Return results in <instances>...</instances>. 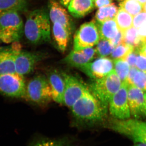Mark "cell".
Wrapping results in <instances>:
<instances>
[{
	"label": "cell",
	"mask_w": 146,
	"mask_h": 146,
	"mask_svg": "<svg viewBox=\"0 0 146 146\" xmlns=\"http://www.w3.org/2000/svg\"><path fill=\"white\" fill-rule=\"evenodd\" d=\"M26 92L23 76L17 73L0 74V94L10 98H25Z\"/></svg>",
	"instance_id": "cell-8"
},
{
	"label": "cell",
	"mask_w": 146,
	"mask_h": 146,
	"mask_svg": "<svg viewBox=\"0 0 146 146\" xmlns=\"http://www.w3.org/2000/svg\"><path fill=\"white\" fill-rule=\"evenodd\" d=\"M30 146H75L68 140L65 139H52L42 138L37 140Z\"/></svg>",
	"instance_id": "cell-28"
},
{
	"label": "cell",
	"mask_w": 146,
	"mask_h": 146,
	"mask_svg": "<svg viewBox=\"0 0 146 146\" xmlns=\"http://www.w3.org/2000/svg\"><path fill=\"white\" fill-rule=\"evenodd\" d=\"M144 11L146 12V3L144 5Z\"/></svg>",
	"instance_id": "cell-43"
},
{
	"label": "cell",
	"mask_w": 146,
	"mask_h": 146,
	"mask_svg": "<svg viewBox=\"0 0 146 146\" xmlns=\"http://www.w3.org/2000/svg\"><path fill=\"white\" fill-rule=\"evenodd\" d=\"M138 30L139 35L141 37L146 39V24L138 29Z\"/></svg>",
	"instance_id": "cell-38"
},
{
	"label": "cell",
	"mask_w": 146,
	"mask_h": 146,
	"mask_svg": "<svg viewBox=\"0 0 146 146\" xmlns=\"http://www.w3.org/2000/svg\"><path fill=\"white\" fill-rule=\"evenodd\" d=\"M95 22L100 39L112 40L117 36L119 30L115 18L104 22Z\"/></svg>",
	"instance_id": "cell-20"
},
{
	"label": "cell",
	"mask_w": 146,
	"mask_h": 146,
	"mask_svg": "<svg viewBox=\"0 0 146 146\" xmlns=\"http://www.w3.org/2000/svg\"><path fill=\"white\" fill-rule=\"evenodd\" d=\"M93 1L95 7L98 8L109 5L112 3V0H93Z\"/></svg>",
	"instance_id": "cell-36"
},
{
	"label": "cell",
	"mask_w": 146,
	"mask_h": 146,
	"mask_svg": "<svg viewBox=\"0 0 146 146\" xmlns=\"http://www.w3.org/2000/svg\"><path fill=\"white\" fill-rule=\"evenodd\" d=\"M124 32L121 31L119 30L117 35L114 39L110 40V42L114 45V46L116 47L121 43H123Z\"/></svg>",
	"instance_id": "cell-34"
},
{
	"label": "cell",
	"mask_w": 146,
	"mask_h": 146,
	"mask_svg": "<svg viewBox=\"0 0 146 146\" xmlns=\"http://www.w3.org/2000/svg\"><path fill=\"white\" fill-rule=\"evenodd\" d=\"M100 39L99 32L95 21L84 23L80 26L74 36L73 50H80L93 47L98 44Z\"/></svg>",
	"instance_id": "cell-7"
},
{
	"label": "cell",
	"mask_w": 146,
	"mask_h": 146,
	"mask_svg": "<svg viewBox=\"0 0 146 146\" xmlns=\"http://www.w3.org/2000/svg\"><path fill=\"white\" fill-rule=\"evenodd\" d=\"M136 67L140 70L146 72V56L141 54H138L136 59Z\"/></svg>",
	"instance_id": "cell-32"
},
{
	"label": "cell",
	"mask_w": 146,
	"mask_h": 146,
	"mask_svg": "<svg viewBox=\"0 0 146 146\" xmlns=\"http://www.w3.org/2000/svg\"><path fill=\"white\" fill-rule=\"evenodd\" d=\"M43 56L39 53L20 50L17 52L15 58L16 73L24 76L32 72L36 65L43 59Z\"/></svg>",
	"instance_id": "cell-12"
},
{
	"label": "cell",
	"mask_w": 146,
	"mask_h": 146,
	"mask_svg": "<svg viewBox=\"0 0 146 146\" xmlns=\"http://www.w3.org/2000/svg\"><path fill=\"white\" fill-rule=\"evenodd\" d=\"M139 53L136 50H133L126 58L125 60L128 63L130 67H136V63L137 56Z\"/></svg>",
	"instance_id": "cell-33"
},
{
	"label": "cell",
	"mask_w": 146,
	"mask_h": 146,
	"mask_svg": "<svg viewBox=\"0 0 146 146\" xmlns=\"http://www.w3.org/2000/svg\"><path fill=\"white\" fill-rule=\"evenodd\" d=\"M108 127L133 140L135 143H146V121L135 119H115L110 123Z\"/></svg>",
	"instance_id": "cell-5"
},
{
	"label": "cell",
	"mask_w": 146,
	"mask_h": 146,
	"mask_svg": "<svg viewBox=\"0 0 146 146\" xmlns=\"http://www.w3.org/2000/svg\"><path fill=\"white\" fill-rule=\"evenodd\" d=\"M50 19L44 9H36L29 13L24 25V34L29 42L38 44L50 41Z\"/></svg>",
	"instance_id": "cell-2"
},
{
	"label": "cell",
	"mask_w": 146,
	"mask_h": 146,
	"mask_svg": "<svg viewBox=\"0 0 146 146\" xmlns=\"http://www.w3.org/2000/svg\"><path fill=\"white\" fill-rule=\"evenodd\" d=\"M97 55L96 48L89 47L80 50H73L62 60V62L71 67L79 69L92 61Z\"/></svg>",
	"instance_id": "cell-16"
},
{
	"label": "cell",
	"mask_w": 146,
	"mask_h": 146,
	"mask_svg": "<svg viewBox=\"0 0 146 146\" xmlns=\"http://www.w3.org/2000/svg\"><path fill=\"white\" fill-rule=\"evenodd\" d=\"M115 19L119 29L123 32L133 26V16L123 9L119 8Z\"/></svg>",
	"instance_id": "cell-24"
},
{
	"label": "cell",
	"mask_w": 146,
	"mask_h": 146,
	"mask_svg": "<svg viewBox=\"0 0 146 146\" xmlns=\"http://www.w3.org/2000/svg\"><path fill=\"white\" fill-rule=\"evenodd\" d=\"M49 17L52 23L61 24L71 33L74 30V23L68 11L56 0H48Z\"/></svg>",
	"instance_id": "cell-15"
},
{
	"label": "cell",
	"mask_w": 146,
	"mask_h": 146,
	"mask_svg": "<svg viewBox=\"0 0 146 146\" xmlns=\"http://www.w3.org/2000/svg\"><path fill=\"white\" fill-rule=\"evenodd\" d=\"M95 7L93 0H72L68 8L73 17L81 18L91 13Z\"/></svg>",
	"instance_id": "cell-18"
},
{
	"label": "cell",
	"mask_w": 146,
	"mask_h": 146,
	"mask_svg": "<svg viewBox=\"0 0 146 146\" xmlns=\"http://www.w3.org/2000/svg\"><path fill=\"white\" fill-rule=\"evenodd\" d=\"M52 32L53 37L58 49L62 52H65L72 33L58 23H53Z\"/></svg>",
	"instance_id": "cell-19"
},
{
	"label": "cell",
	"mask_w": 146,
	"mask_h": 146,
	"mask_svg": "<svg viewBox=\"0 0 146 146\" xmlns=\"http://www.w3.org/2000/svg\"><path fill=\"white\" fill-rule=\"evenodd\" d=\"M58 1H59L60 4L63 5V7H68L69 4L72 0H58Z\"/></svg>",
	"instance_id": "cell-39"
},
{
	"label": "cell",
	"mask_w": 146,
	"mask_h": 146,
	"mask_svg": "<svg viewBox=\"0 0 146 146\" xmlns=\"http://www.w3.org/2000/svg\"><path fill=\"white\" fill-rule=\"evenodd\" d=\"M132 85L146 92V72L138 70L133 78Z\"/></svg>",
	"instance_id": "cell-30"
},
{
	"label": "cell",
	"mask_w": 146,
	"mask_h": 146,
	"mask_svg": "<svg viewBox=\"0 0 146 146\" xmlns=\"http://www.w3.org/2000/svg\"><path fill=\"white\" fill-rule=\"evenodd\" d=\"M62 74L65 83L63 104L71 108L83 96L88 87L75 76L65 73Z\"/></svg>",
	"instance_id": "cell-10"
},
{
	"label": "cell",
	"mask_w": 146,
	"mask_h": 146,
	"mask_svg": "<svg viewBox=\"0 0 146 146\" xmlns=\"http://www.w3.org/2000/svg\"><path fill=\"white\" fill-rule=\"evenodd\" d=\"M128 101L131 115L133 119H140L145 117L143 91L134 85H129Z\"/></svg>",
	"instance_id": "cell-14"
},
{
	"label": "cell",
	"mask_w": 146,
	"mask_h": 146,
	"mask_svg": "<svg viewBox=\"0 0 146 146\" xmlns=\"http://www.w3.org/2000/svg\"><path fill=\"white\" fill-rule=\"evenodd\" d=\"M133 21V26L135 28L139 29L146 24V12L142 11L134 16Z\"/></svg>",
	"instance_id": "cell-31"
},
{
	"label": "cell",
	"mask_w": 146,
	"mask_h": 146,
	"mask_svg": "<svg viewBox=\"0 0 146 146\" xmlns=\"http://www.w3.org/2000/svg\"><path fill=\"white\" fill-rule=\"evenodd\" d=\"M121 84L114 69L104 77L93 80L88 87L92 94L108 110L110 99L120 89Z\"/></svg>",
	"instance_id": "cell-4"
},
{
	"label": "cell",
	"mask_w": 146,
	"mask_h": 146,
	"mask_svg": "<svg viewBox=\"0 0 146 146\" xmlns=\"http://www.w3.org/2000/svg\"><path fill=\"white\" fill-rule=\"evenodd\" d=\"M138 1L143 5L146 3V0H138Z\"/></svg>",
	"instance_id": "cell-42"
},
{
	"label": "cell",
	"mask_w": 146,
	"mask_h": 146,
	"mask_svg": "<svg viewBox=\"0 0 146 146\" xmlns=\"http://www.w3.org/2000/svg\"><path fill=\"white\" fill-rule=\"evenodd\" d=\"M78 69L93 80L100 79L114 70V61L108 58L100 57Z\"/></svg>",
	"instance_id": "cell-11"
},
{
	"label": "cell",
	"mask_w": 146,
	"mask_h": 146,
	"mask_svg": "<svg viewBox=\"0 0 146 146\" xmlns=\"http://www.w3.org/2000/svg\"><path fill=\"white\" fill-rule=\"evenodd\" d=\"M133 146H146V143H135Z\"/></svg>",
	"instance_id": "cell-41"
},
{
	"label": "cell",
	"mask_w": 146,
	"mask_h": 146,
	"mask_svg": "<svg viewBox=\"0 0 146 146\" xmlns=\"http://www.w3.org/2000/svg\"><path fill=\"white\" fill-rule=\"evenodd\" d=\"M25 98L39 105L48 104L53 99L48 78L38 75L31 80L26 86Z\"/></svg>",
	"instance_id": "cell-6"
},
{
	"label": "cell",
	"mask_w": 146,
	"mask_h": 146,
	"mask_svg": "<svg viewBox=\"0 0 146 146\" xmlns=\"http://www.w3.org/2000/svg\"><path fill=\"white\" fill-rule=\"evenodd\" d=\"M144 114L146 118V92L144 93Z\"/></svg>",
	"instance_id": "cell-40"
},
{
	"label": "cell",
	"mask_w": 146,
	"mask_h": 146,
	"mask_svg": "<svg viewBox=\"0 0 146 146\" xmlns=\"http://www.w3.org/2000/svg\"><path fill=\"white\" fill-rule=\"evenodd\" d=\"M138 69L136 67H130L129 72L126 81L127 82L129 85H132L133 78Z\"/></svg>",
	"instance_id": "cell-35"
},
{
	"label": "cell",
	"mask_w": 146,
	"mask_h": 146,
	"mask_svg": "<svg viewBox=\"0 0 146 146\" xmlns=\"http://www.w3.org/2000/svg\"><path fill=\"white\" fill-rule=\"evenodd\" d=\"M71 108L76 123L83 127L102 121L107 112L89 88Z\"/></svg>",
	"instance_id": "cell-1"
},
{
	"label": "cell",
	"mask_w": 146,
	"mask_h": 146,
	"mask_svg": "<svg viewBox=\"0 0 146 146\" xmlns=\"http://www.w3.org/2000/svg\"><path fill=\"white\" fill-rule=\"evenodd\" d=\"M119 10V7L113 3L110 5L100 7L96 12L94 20L97 22H102L115 19Z\"/></svg>",
	"instance_id": "cell-21"
},
{
	"label": "cell",
	"mask_w": 146,
	"mask_h": 146,
	"mask_svg": "<svg viewBox=\"0 0 146 146\" xmlns=\"http://www.w3.org/2000/svg\"><path fill=\"white\" fill-rule=\"evenodd\" d=\"M143 6L138 0H123L120 3L119 8L123 9L134 17L143 11Z\"/></svg>",
	"instance_id": "cell-25"
},
{
	"label": "cell",
	"mask_w": 146,
	"mask_h": 146,
	"mask_svg": "<svg viewBox=\"0 0 146 146\" xmlns=\"http://www.w3.org/2000/svg\"><path fill=\"white\" fill-rule=\"evenodd\" d=\"M115 48L110 40L100 39L95 48L97 55L100 57H107L111 55Z\"/></svg>",
	"instance_id": "cell-27"
},
{
	"label": "cell",
	"mask_w": 146,
	"mask_h": 146,
	"mask_svg": "<svg viewBox=\"0 0 146 146\" xmlns=\"http://www.w3.org/2000/svg\"><path fill=\"white\" fill-rule=\"evenodd\" d=\"M114 70L121 82L126 81L130 66L126 60L117 59L114 60Z\"/></svg>",
	"instance_id": "cell-26"
},
{
	"label": "cell",
	"mask_w": 146,
	"mask_h": 146,
	"mask_svg": "<svg viewBox=\"0 0 146 146\" xmlns=\"http://www.w3.org/2000/svg\"><path fill=\"white\" fill-rule=\"evenodd\" d=\"M16 11L0 14V43L9 44L19 42L24 33L23 22Z\"/></svg>",
	"instance_id": "cell-3"
},
{
	"label": "cell",
	"mask_w": 146,
	"mask_h": 146,
	"mask_svg": "<svg viewBox=\"0 0 146 146\" xmlns=\"http://www.w3.org/2000/svg\"><path fill=\"white\" fill-rule=\"evenodd\" d=\"M142 38L143 40V42L141 47L138 50V52L139 54L146 56V39L143 37H142Z\"/></svg>",
	"instance_id": "cell-37"
},
{
	"label": "cell",
	"mask_w": 146,
	"mask_h": 146,
	"mask_svg": "<svg viewBox=\"0 0 146 146\" xmlns=\"http://www.w3.org/2000/svg\"><path fill=\"white\" fill-rule=\"evenodd\" d=\"M133 50L132 47L123 42L115 47L110 56L111 58L114 60L117 59L125 60L126 58L127 57V56Z\"/></svg>",
	"instance_id": "cell-29"
},
{
	"label": "cell",
	"mask_w": 146,
	"mask_h": 146,
	"mask_svg": "<svg viewBox=\"0 0 146 146\" xmlns=\"http://www.w3.org/2000/svg\"><path fill=\"white\" fill-rule=\"evenodd\" d=\"M26 8V0H0V14L9 11H24Z\"/></svg>",
	"instance_id": "cell-23"
},
{
	"label": "cell",
	"mask_w": 146,
	"mask_h": 146,
	"mask_svg": "<svg viewBox=\"0 0 146 146\" xmlns=\"http://www.w3.org/2000/svg\"><path fill=\"white\" fill-rule=\"evenodd\" d=\"M21 50L19 42L13 43L9 46H0V74L16 73L15 58Z\"/></svg>",
	"instance_id": "cell-13"
},
{
	"label": "cell",
	"mask_w": 146,
	"mask_h": 146,
	"mask_svg": "<svg viewBox=\"0 0 146 146\" xmlns=\"http://www.w3.org/2000/svg\"><path fill=\"white\" fill-rule=\"evenodd\" d=\"M47 78L51 89L53 100L63 104L65 83L63 75L56 70H53L49 72Z\"/></svg>",
	"instance_id": "cell-17"
},
{
	"label": "cell",
	"mask_w": 146,
	"mask_h": 146,
	"mask_svg": "<svg viewBox=\"0 0 146 146\" xmlns=\"http://www.w3.org/2000/svg\"><path fill=\"white\" fill-rule=\"evenodd\" d=\"M128 86L126 81L122 82L120 89L113 95L109 102L110 113L115 119H127L131 116L128 101Z\"/></svg>",
	"instance_id": "cell-9"
},
{
	"label": "cell",
	"mask_w": 146,
	"mask_h": 146,
	"mask_svg": "<svg viewBox=\"0 0 146 146\" xmlns=\"http://www.w3.org/2000/svg\"><path fill=\"white\" fill-rule=\"evenodd\" d=\"M123 42L138 52L143 42V39L139 35L138 29L132 27L124 32Z\"/></svg>",
	"instance_id": "cell-22"
}]
</instances>
